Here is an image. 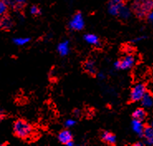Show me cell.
<instances>
[{
    "label": "cell",
    "mask_w": 153,
    "mask_h": 146,
    "mask_svg": "<svg viewBox=\"0 0 153 146\" xmlns=\"http://www.w3.org/2000/svg\"><path fill=\"white\" fill-rule=\"evenodd\" d=\"M14 22L11 17L7 14L0 17V30L4 32H8L13 28Z\"/></svg>",
    "instance_id": "cell-6"
},
{
    "label": "cell",
    "mask_w": 153,
    "mask_h": 146,
    "mask_svg": "<svg viewBox=\"0 0 153 146\" xmlns=\"http://www.w3.org/2000/svg\"><path fill=\"white\" fill-rule=\"evenodd\" d=\"M13 131L16 137L21 139H27L33 135L34 129L29 122L24 119H18L13 125Z\"/></svg>",
    "instance_id": "cell-1"
},
{
    "label": "cell",
    "mask_w": 153,
    "mask_h": 146,
    "mask_svg": "<svg viewBox=\"0 0 153 146\" xmlns=\"http://www.w3.org/2000/svg\"><path fill=\"white\" fill-rule=\"evenodd\" d=\"M146 92V86L144 84H137L136 85L131 91L130 94V101L131 102H137L142 100L143 96Z\"/></svg>",
    "instance_id": "cell-3"
},
{
    "label": "cell",
    "mask_w": 153,
    "mask_h": 146,
    "mask_svg": "<svg viewBox=\"0 0 153 146\" xmlns=\"http://www.w3.org/2000/svg\"><path fill=\"white\" fill-rule=\"evenodd\" d=\"M8 10V5L4 0H0V17L7 14Z\"/></svg>",
    "instance_id": "cell-18"
},
{
    "label": "cell",
    "mask_w": 153,
    "mask_h": 146,
    "mask_svg": "<svg viewBox=\"0 0 153 146\" xmlns=\"http://www.w3.org/2000/svg\"><path fill=\"white\" fill-rule=\"evenodd\" d=\"M123 0H112L108 5V11L111 14L118 15L119 12L121 11L122 7H123Z\"/></svg>",
    "instance_id": "cell-7"
},
{
    "label": "cell",
    "mask_w": 153,
    "mask_h": 146,
    "mask_svg": "<svg viewBox=\"0 0 153 146\" xmlns=\"http://www.w3.org/2000/svg\"><path fill=\"white\" fill-rule=\"evenodd\" d=\"M83 68L84 70L90 76H94L97 73L96 66L94 61L91 59H89L85 61V63L83 65Z\"/></svg>",
    "instance_id": "cell-10"
},
{
    "label": "cell",
    "mask_w": 153,
    "mask_h": 146,
    "mask_svg": "<svg viewBox=\"0 0 153 146\" xmlns=\"http://www.w3.org/2000/svg\"><path fill=\"white\" fill-rule=\"evenodd\" d=\"M58 139L59 141L63 144V145H67L68 143L73 141V136H72L71 132L68 130L66 129L62 130L61 131L59 132L58 134Z\"/></svg>",
    "instance_id": "cell-8"
},
{
    "label": "cell",
    "mask_w": 153,
    "mask_h": 146,
    "mask_svg": "<svg viewBox=\"0 0 153 146\" xmlns=\"http://www.w3.org/2000/svg\"><path fill=\"white\" fill-rule=\"evenodd\" d=\"M7 4H10L16 10H20L25 6V0H4Z\"/></svg>",
    "instance_id": "cell-15"
},
{
    "label": "cell",
    "mask_w": 153,
    "mask_h": 146,
    "mask_svg": "<svg viewBox=\"0 0 153 146\" xmlns=\"http://www.w3.org/2000/svg\"><path fill=\"white\" fill-rule=\"evenodd\" d=\"M74 113H75V116H79V110H75V111H74Z\"/></svg>",
    "instance_id": "cell-24"
},
{
    "label": "cell",
    "mask_w": 153,
    "mask_h": 146,
    "mask_svg": "<svg viewBox=\"0 0 153 146\" xmlns=\"http://www.w3.org/2000/svg\"><path fill=\"white\" fill-rule=\"evenodd\" d=\"M57 50H58L59 53L61 54V56H66L69 53V51H70L69 42L68 41H65V42H62V43H60L58 45Z\"/></svg>",
    "instance_id": "cell-16"
},
{
    "label": "cell",
    "mask_w": 153,
    "mask_h": 146,
    "mask_svg": "<svg viewBox=\"0 0 153 146\" xmlns=\"http://www.w3.org/2000/svg\"><path fill=\"white\" fill-rule=\"evenodd\" d=\"M135 63V57L132 55H127L122 59L118 60L117 62L114 63V67L117 69H123L127 70L132 67V66Z\"/></svg>",
    "instance_id": "cell-4"
},
{
    "label": "cell",
    "mask_w": 153,
    "mask_h": 146,
    "mask_svg": "<svg viewBox=\"0 0 153 146\" xmlns=\"http://www.w3.org/2000/svg\"><path fill=\"white\" fill-rule=\"evenodd\" d=\"M70 28L74 31H80L85 27V22L81 13L77 12L70 22Z\"/></svg>",
    "instance_id": "cell-5"
},
{
    "label": "cell",
    "mask_w": 153,
    "mask_h": 146,
    "mask_svg": "<svg viewBox=\"0 0 153 146\" xmlns=\"http://www.w3.org/2000/svg\"><path fill=\"white\" fill-rule=\"evenodd\" d=\"M152 127H153V125H152Z\"/></svg>",
    "instance_id": "cell-25"
},
{
    "label": "cell",
    "mask_w": 153,
    "mask_h": 146,
    "mask_svg": "<svg viewBox=\"0 0 153 146\" xmlns=\"http://www.w3.org/2000/svg\"><path fill=\"white\" fill-rule=\"evenodd\" d=\"M84 38L85 40L86 43H89V44H91V45H94V46L100 45V39H99V37H98L96 35H94V34L88 33V34H86V35L84 37Z\"/></svg>",
    "instance_id": "cell-17"
},
{
    "label": "cell",
    "mask_w": 153,
    "mask_h": 146,
    "mask_svg": "<svg viewBox=\"0 0 153 146\" xmlns=\"http://www.w3.org/2000/svg\"><path fill=\"white\" fill-rule=\"evenodd\" d=\"M143 136L146 139V142L149 145H153V127L145 126L143 130Z\"/></svg>",
    "instance_id": "cell-11"
},
{
    "label": "cell",
    "mask_w": 153,
    "mask_h": 146,
    "mask_svg": "<svg viewBox=\"0 0 153 146\" xmlns=\"http://www.w3.org/2000/svg\"><path fill=\"white\" fill-rule=\"evenodd\" d=\"M141 101H142V105L143 107L150 108L153 106V96L150 93L146 92L142 98Z\"/></svg>",
    "instance_id": "cell-14"
},
{
    "label": "cell",
    "mask_w": 153,
    "mask_h": 146,
    "mask_svg": "<svg viewBox=\"0 0 153 146\" xmlns=\"http://www.w3.org/2000/svg\"><path fill=\"white\" fill-rule=\"evenodd\" d=\"M146 115H147V114L143 108H137L132 113V118L134 120H137V121H144L146 118Z\"/></svg>",
    "instance_id": "cell-12"
},
{
    "label": "cell",
    "mask_w": 153,
    "mask_h": 146,
    "mask_svg": "<svg viewBox=\"0 0 153 146\" xmlns=\"http://www.w3.org/2000/svg\"><path fill=\"white\" fill-rule=\"evenodd\" d=\"M30 41V38L28 37H25V38H17L14 40V42L16 44L18 45H24L26 43H27Z\"/></svg>",
    "instance_id": "cell-20"
},
{
    "label": "cell",
    "mask_w": 153,
    "mask_h": 146,
    "mask_svg": "<svg viewBox=\"0 0 153 146\" xmlns=\"http://www.w3.org/2000/svg\"><path fill=\"white\" fill-rule=\"evenodd\" d=\"M7 112H6V111L4 110L3 107L0 106V122L1 121H3L5 119V118L7 117Z\"/></svg>",
    "instance_id": "cell-21"
},
{
    "label": "cell",
    "mask_w": 153,
    "mask_h": 146,
    "mask_svg": "<svg viewBox=\"0 0 153 146\" xmlns=\"http://www.w3.org/2000/svg\"><path fill=\"white\" fill-rule=\"evenodd\" d=\"M133 145H135V146H143L144 145V144L142 142H137L135 143V144H133Z\"/></svg>",
    "instance_id": "cell-23"
},
{
    "label": "cell",
    "mask_w": 153,
    "mask_h": 146,
    "mask_svg": "<svg viewBox=\"0 0 153 146\" xmlns=\"http://www.w3.org/2000/svg\"><path fill=\"white\" fill-rule=\"evenodd\" d=\"M132 13L140 19H144L153 11V0H133Z\"/></svg>",
    "instance_id": "cell-2"
},
{
    "label": "cell",
    "mask_w": 153,
    "mask_h": 146,
    "mask_svg": "<svg viewBox=\"0 0 153 146\" xmlns=\"http://www.w3.org/2000/svg\"><path fill=\"white\" fill-rule=\"evenodd\" d=\"M101 140L108 145H114L116 144V136L110 131H103L100 136Z\"/></svg>",
    "instance_id": "cell-9"
},
{
    "label": "cell",
    "mask_w": 153,
    "mask_h": 146,
    "mask_svg": "<svg viewBox=\"0 0 153 146\" xmlns=\"http://www.w3.org/2000/svg\"><path fill=\"white\" fill-rule=\"evenodd\" d=\"M132 125L133 130H134L137 135H139L140 136H143V130H144V127H145V126L143 125V121H137V120H134V119H133Z\"/></svg>",
    "instance_id": "cell-13"
},
{
    "label": "cell",
    "mask_w": 153,
    "mask_h": 146,
    "mask_svg": "<svg viewBox=\"0 0 153 146\" xmlns=\"http://www.w3.org/2000/svg\"><path fill=\"white\" fill-rule=\"evenodd\" d=\"M31 13L34 16H38V15L41 14V9L39 8L38 6H36V5H33L32 7H31Z\"/></svg>",
    "instance_id": "cell-19"
},
{
    "label": "cell",
    "mask_w": 153,
    "mask_h": 146,
    "mask_svg": "<svg viewBox=\"0 0 153 146\" xmlns=\"http://www.w3.org/2000/svg\"><path fill=\"white\" fill-rule=\"evenodd\" d=\"M65 125L66 127H72L73 125H75V121H73V120H67L65 121Z\"/></svg>",
    "instance_id": "cell-22"
}]
</instances>
